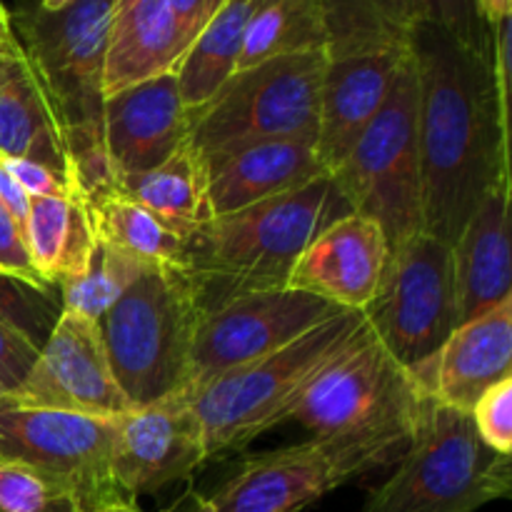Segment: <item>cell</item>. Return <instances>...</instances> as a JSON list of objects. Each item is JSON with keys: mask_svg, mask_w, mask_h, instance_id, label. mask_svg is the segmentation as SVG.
I'll list each match as a JSON object with an SVG mask.
<instances>
[{"mask_svg": "<svg viewBox=\"0 0 512 512\" xmlns=\"http://www.w3.org/2000/svg\"><path fill=\"white\" fill-rule=\"evenodd\" d=\"M418 80L423 230L453 245L495 185L510 180V113L495 88L493 55L430 23L408 40Z\"/></svg>", "mask_w": 512, "mask_h": 512, "instance_id": "6da1fadb", "label": "cell"}, {"mask_svg": "<svg viewBox=\"0 0 512 512\" xmlns=\"http://www.w3.org/2000/svg\"><path fill=\"white\" fill-rule=\"evenodd\" d=\"M353 213L333 173L278 198L195 225L180 268L193 280L200 315L238 295L288 288L290 273L330 223Z\"/></svg>", "mask_w": 512, "mask_h": 512, "instance_id": "7a4b0ae2", "label": "cell"}, {"mask_svg": "<svg viewBox=\"0 0 512 512\" xmlns=\"http://www.w3.org/2000/svg\"><path fill=\"white\" fill-rule=\"evenodd\" d=\"M115 0H73L45 10L40 0H18L13 33L48 90L68 140L73 175L88 198L113 190L103 145V65Z\"/></svg>", "mask_w": 512, "mask_h": 512, "instance_id": "3957f363", "label": "cell"}, {"mask_svg": "<svg viewBox=\"0 0 512 512\" xmlns=\"http://www.w3.org/2000/svg\"><path fill=\"white\" fill-rule=\"evenodd\" d=\"M365 325L363 310H340L273 353L210 380L193 400L208 460L253 443L265 430L290 420L305 385Z\"/></svg>", "mask_w": 512, "mask_h": 512, "instance_id": "277c9868", "label": "cell"}, {"mask_svg": "<svg viewBox=\"0 0 512 512\" xmlns=\"http://www.w3.org/2000/svg\"><path fill=\"white\" fill-rule=\"evenodd\" d=\"M200 320L193 280L180 265L148 263L98 320L110 368L133 408L185 388Z\"/></svg>", "mask_w": 512, "mask_h": 512, "instance_id": "5b68a950", "label": "cell"}, {"mask_svg": "<svg viewBox=\"0 0 512 512\" xmlns=\"http://www.w3.org/2000/svg\"><path fill=\"white\" fill-rule=\"evenodd\" d=\"M510 458L480 440L470 413L423 393L398 468L363 512H475L510 495Z\"/></svg>", "mask_w": 512, "mask_h": 512, "instance_id": "8992f818", "label": "cell"}, {"mask_svg": "<svg viewBox=\"0 0 512 512\" xmlns=\"http://www.w3.org/2000/svg\"><path fill=\"white\" fill-rule=\"evenodd\" d=\"M325 50L278 55L233 78L188 113V140L200 155L265 140H313L318 135Z\"/></svg>", "mask_w": 512, "mask_h": 512, "instance_id": "52a82bcc", "label": "cell"}, {"mask_svg": "<svg viewBox=\"0 0 512 512\" xmlns=\"http://www.w3.org/2000/svg\"><path fill=\"white\" fill-rule=\"evenodd\" d=\"M353 213L383 228L390 250L423 233V180L418 148V80L413 55L388 100L333 173Z\"/></svg>", "mask_w": 512, "mask_h": 512, "instance_id": "ba28073f", "label": "cell"}, {"mask_svg": "<svg viewBox=\"0 0 512 512\" xmlns=\"http://www.w3.org/2000/svg\"><path fill=\"white\" fill-rule=\"evenodd\" d=\"M413 433H348L253 455L210 500L213 512H300L400 458Z\"/></svg>", "mask_w": 512, "mask_h": 512, "instance_id": "9c48e42d", "label": "cell"}, {"mask_svg": "<svg viewBox=\"0 0 512 512\" xmlns=\"http://www.w3.org/2000/svg\"><path fill=\"white\" fill-rule=\"evenodd\" d=\"M423 390L383 343L368 320L353 340L313 375L290 420L315 438L348 433H413Z\"/></svg>", "mask_w": 512, "mask_h": 512, "instance_id": "30bf717a", "label": "cell"}, {"mask_svg": "<svg viewBox=\"0 0 512 512\" xmlns=\"http://www.w3.org/2000/svg\"><path fill=\"white\" fill-rule=\"evenodd\" d=\"M363 315L405 370L428 363L458 328L453 245L423 230L390 250L383 283Z\"/></svg>", "mask_w": 512, "mask_h": 512, "instance_id": "8fae6325", "label": "cell"}, {"mask_svg": "<svg viewBox=\"0 0 512 512\" xmlns=\"http://www.w3.org/2000/svg\"><path fill=\"white\" fill-rule=\"evenodd\" d=\"M115 428L118 415L98 418L0 398V455L63 480L85 512L133 500L120 493L110 473Z\"/></svg>", "mask_w": 512, "mask_h": 512, "instance_id": "7c38bea8", "label": "cell"}, {"mask_svg": "<svg viewBox=\"0 0 512 512\" xmlns=\"http://www.w3.org/2000/svg\"><path fill=\"white\" fill-rule=\"evenodd\" d=\"M340 310L295 288L258 290L205 310L195 328L183 390L195 393L218 375L283 348Z\"/></svg>", "mask_w": 512, "mask_h": 512, "instance_id": "4fadbf2b", "label": "cell"}, {"mask_svg": "<svg viewBox=\"0 0 512 512\" xmlns=\"http://www.w3.org/2000/svg\"><path fill=\"white\" fill-rule=\"evenodd\" d=\"M10 398L98 418H115L133 410L110 368L98 323L73 310L60 313L38 360Z\"/></svg>", "mask_w": 512, "mask_h": 512, "instance_id": "5bb4252c", "label": "cell"}, {"mask_svg": "<svg viewBox=\"0 0 512 512\" xmlns=\"http://www.w3.org/2000/svg\"><path fill=\"white\" fill-rule=\"evenodd\" d=\"M205 460L203 428L185 390L118 415L110 473L128 498L190 478Z\"/></svg>", "mask_w": 512, "mask_h": 512, "instance_id": "9a60e30c", "label": "cell"}, {"mask_svg": "<svg viewBox=\"0 0 512 512\" xmlns=\"http://www.w3.org/2000/svg\"><path fill=\"white\" fill-rule=\"evenodd\" d=\"M188 140V110L175 73L130 85L105 98L103 145L113 188L153 170Z\"/></svg>", "mask_w": 512, "mask_h": 512, "instance_id": "2e32d148", "label": "cell"}, {"mask_svg": "<svg viewBox=\"0 0 512 512\" xmlns=\"http://www.w3.org/2000/svg\"><path fill=\"white\" fill-rule=\"evenodd\" d=\"M408 55V45H400L328 58L315 135V153L328 173L343 165L360 135L380 113Z\"/></svg>", "mask_w": 512, "mask_h": 512, "instance_id": "e0dca14e", "label": "cell"}, {"mask_svg": "<svg viewBox=\"0 0 512 512\" xmlns=\"http://www.w3.org/2000/svg\"><path fill=\"white\" fill-rule=\"evenodd\" d=\"M390 245L373 218L348 213L303 250L288 288L318 295L335 308L365 310L383 283Z\"/></svg>", "mask_w": 512, "mask_h": 512, "instance_id": "ac0fdd59", "label": "cell"}, {"mask_svg": "<svg viewBox=\"0 0 512 512\" xmlns=\"http://www.w3.org/2000/svg\"><path fill=\"white\" fill-rule=\"evenodd\" d=\"M410 375L435 403L470 413L480 395L512 378V298L458 325Z\"/></svg>", "mask_w": 512, "mask_h": 512, "instance_id": "d6986e66", "label": "cell"}, {"mask_svg": "<svg viewBox=\"0 0 512 512\" xmlns=\"http://www.w3.org/2000/svg\"><path fill=\"white\" fill-rule=\"evenodd\" d=\"M208 215L238 213L263 200L298 190L328 170L313 140H265L203 155Z\"/></svg>", "mask_w": 512, "mask_h": 512, "instance_id": "ffe728a7", "label": "cell"}, {"mask_svg": "<svg viewBox=\"0 0 512 512\" xmlns=\"http://www.w3.org/2000/svg\"><path fill=\"white\" fill-rule=\"evenodd\" d=\"M510 180L495 185L453 243L455 323L463 325L512 298Z\"/></svg>", "mask_w": 512, "mask_h": 512, "instance_id": "44dd1931", "label": "cell"}, {"mask_svg": "<svg viewBox=\"0 0 512 512\" xmlns=\"http://www.w3.org/2000/svg\"><path fill=\"white\" fill-rule=\"evenodd\" d=\"M0 158L35 160L60 175L73 173L60 115L23 48L0 55Z\"/></svg>", "mask_w": 512, "mask_h": 512, "instance_id": "7402d4cb", "label": "cell"}, {"mask_svg": "<svg viewBox=\"0 0 512 512\" xmlns=\"http://www.w3.org/2000/svg\"><path fill=\"white\" fill-rule=\"evenodd\" d=\"M190 43L165 0H115L103 65V95L175 73Z\"/></svg>", "mask_w": 512, "mask_h": 512, "instance_id": "603a6c76", "label": "cell"}, {"mask_svg": "<svg viewBox=\"0 0 512 512\" xmlns=\"http://www.w3.org/2000/svg\"><path fill=\"white\" fill-rule=\"evenodd\" d=\"M25 240L33 265L53 288L83 273L98 243V230L88 193L75 175H70L63 193L30 198Z\"/></svg>", "mask_w": 512, "mask_h": 512, "instance_id": "cb8c5ba5", "label": "cell"}, {"mask_svg": "<svg viewBox=\"0 0 512 512\" xmlns=\"http://www.w3.org/2000/svg\"><path fill=\"white\" fill-rule=\"evenodd\" d=\"M253 3L255 0H228L185 50L175 78L188 113L203 108L238 70L245 25Z\"/></svg>", "mask_w": 512, "mask_h": 512, "instance_id": "d4e9b609", "label": "cell"}, {"mask_svg": "<svg viewBox=\"0 0 512 512\" xmlns=\"http://www.w3.org/2000/svg\"><path fill=\"white\" fill-rule=\"evenodd\" d=\"M115 193L145 205L185 230L210 220L208 195H205L203 155L185 140L168 160L140 175L115 183Z\"/></svg>", "mask_w": 512, "mask_h": 512, "instance_id": "484cf974", "label": "cell"}, {"mask_svg": "<svg viewBox=\"0 0 512 512\" xmlns=\"http://www.w3.org/2000/svg\"><path fill=\"white\" fill-rule=\"evenodd\" d=\"M90 205H93L95 230L103 243L123 250L125 255L143 265H180L190 230L170 223L163 215L153 213L115 190L95 195L90 198Z\"/></svg>", "mask_w": 512, "mask_h": 512, "instance_id": "4316f807", "label": "cell"}, {"mask_svg": "<svg viewBox=\"0 0 512 512\" xmlns=\"http://www.w3.org/2000/svg\"><path fill=\"white\" fill-rule=\"evenodd\" d=\"M323 3L320 0H255L243 35L238 70L278 55L325 50Z\"/></svg>", "mask_w": 512, "mask_h": 512, "instance_id": "83f0119b", "label": "cell"}, {"mask_svg": "<svg viewBox=\"0 0 512 512\" xmlns=\"http://www.w3.org/2000/svg\"><path fill=\"white\" fill-rule=\"evenodd\" d=\"M328 30V58L408 45L410 0H320Z\"/></svg>", "mask_w": 512, "mask_h": 512, "instance_id": "f1b7e54d", "label": "cell"}, {"mask_svg": "<svg viewBox=\"0 0 512 512\" xmlns=\"http://www.w3.org/2000/svg\"><path fill=\"white\" fill-rule=\"evenodd\" d=\"M140 270L143 263L98 238L83 273L58 285L60 305L98 323L105 310L138 278Z\"/></svg>", "mask_w": 512, "mask_h": 512, "instance_id": "f546056e", "label": "cell"}, {"mask_svg": "<svg viewBox=\"0 0 512 512\" xmlns=\"http://www.w3.org/2000/svg\"><path fill=\"white\" fill-rule=\"evenodd\" d=\"M0 512H85L70 485L0 455Z\"/></svg>", "mask_w": 512, "mask_h": 512, "instance_id": "4dcf8cb0", "label": "cell"}, {"mask_svg": "<svg viewBox=\"0 0 512 512\" xmlns=\"http://www.w3.org/2000/svg\"><path fill=\"white\" fill-rule=\"evenodd\" d=\"M63 313L55 290L35 288L0 273V318L25 335L35 348H43L55 320Z\"/></svg>", "mask_w": 512, "mask_h": 512, "instance_id": "1f68e13d", "label": "cell"}, {"mask_svg": "<svg viewBox=\"0 0 512 512\" xmlns=\"http://www.w3.org/2000/svg\"><path fill=\"white\" fill-rule=\"evenodd\" d=\"M413 23H430L453 33L460 43L493 55V25L483 18L478 0H410Z\"/></svg>", "mask_w": 512, "mask_h": 512, "instance_id": "d6a6232c", "label": "cell"}, {"mask_svg": "<svg viewBox=\"0 0 512 512\" xmlns=\"http://www.w3.org/2000/svg\"><path fill=\"white\" fill-rule=\"evenodd\" d=\"M470 418L488 448L500 455H512V378L480 395Z\"/></svg>", "mask_w": 512, "mask_h": 512, "instance_id": "836d02e7", "label": "cell"}, {"mask_svg": "<svg viewBox=\"0 0 512 512\" xmlns=\"http://www.w3.org/2000/svg\"><path fill=\"white\" fill-rule=\"evenodd\" d=\"M0 273L35 285V288L55 290L53 285L45 283V278L33 265L23 223L3 203H0Z\"/></svg>", "mask_w": 512, "mask_h": 512, "instance_id": "e575fe53", "label": "cell"}, {"mask_svg": "<svg viewBox=\"0 0 512 512\" xmlns=\"http://www.w3.org/2000/svg\"><path fill=\"white\" fill-rule=\"evenodd\" d=\"M38 353L40 350L20 330L0 318V385L5 393L10 395L20 388L25 375L38 360Z\"/></svg>", "mask_w": 512, "mask_h": 512, "instance_id": "d590c367", "label": "cell"}, {"mask_svg": "<svg viewBox=\"0 0 512 512\" xmlns=\"http://www.w3.org/2000/svg\"><path fill=\"white\" fill-rule=\"evenodd\" d=\"M3 163L28 198H48V195L63 193L70 175H73H60L45 165L35 163V160L25 158H3Z\"/></svg>", "mask_w": 512, "mask_h": 512, "instance_id": "8d00e7d4", "label": "cell"}, {"mask_svg": "<svg viewBox=\"0 0 512 512\" xmlns=\"http://www.w3.org/2000/svg\"><path fill=\"white\" fill-rule=\"evenodd\" d=\"M165 3H168L180 33L185 35L188 43H193L228 0H165Z\"/></svg>", "mask_w": 512, "mask_h": 512, "instance_id": "74e56055", "label": "cell"}, {"mask_svg": "<svg viewBox=\"0 0 512 512\" xmlns=\"http://www.w3.org/2000/svg\"><path fill=\"white\" fill-rule=\"evenodd\" d=\"M0 203H3L5 208H8L10 213L20 220V223H23V228H25V215H28L30 198L23 193V188L15 183L13 175L8 173L3 158H0Z\"/></svg>", "mask_w": 512, "mask_h": 512, "instance_id": "f35d334b", "label": "cell"}, {"mask_svg": "<svg viewBox=\"0 0 512 512\" xmlns=\"http://www.w3.org/2000/svg\"><path fill=\"white\" fill-rule=\"evenodd\" d=\"M478 8L490 25L498 23L505 15H512V0H478Z\"/></svg>", "mask_w": 512, "mask_h": 512, "instance_id": "ab89813d", "label": "cell"}, {"mask_svg": "<svg viewBox=\"0 0 512 512\" xmlns=\"http://www.w3.org/2000/svg\"><path fill=\"white\" fill-rule=\"evenodd\" d=\"M20 48L18 38L13 33V23H10V10L0 5V55L10 53V50Z\"/></svg>", "mask_w": 512, "mask_h": 512, "instance_id": "60d3db41", "label": "cell"}, {"mask_svg": "<svg viewBox=\"0 0 512 512\" xmlns=\"http://www.w3.org/2000/svg\"><path fill=\"white\" fill-rule=\"evenodd\" d=\"M185 498H188V500H185L183 510H180V512H213V508H210V500L203 498V495L188 493Z\"/></svg>", "mask_w": 512, "mask_h": 512, "instance_id": "b9f144b4", "label": "cell"}, {"mask_svg": "<svg viewBox=\"0 0 512 512\" xmlns=\"http://www.w3.org/2000/svg\"><path fill=\"white\" fill-rule=\"evenodd\" d=\"M88 512H143L135 505V500H115V503H105L100 508H93Z\"/></svg>", "mask_w": 512, "mask_h": 512, "instance_id": "7bdbcfd3", "label": "cell"}, {"mask_svg": "<svg viewBox=\"0 0 512 512\" xmlns=\"http://www.w3.org/2000/svg\"><path fill=\"white\" fill-rule=\"evenodd\" d=\"M68 3H73V0H40V5H43L45 10H60Z\"/></svg>", "mask_w": 512, "mask_h": 512, "instance_id": "ee69618b", "label": "cell"}, {"mask_svg": "<svg viewBox=\"0 0 512 512\" xmlns=\"http://www.w3.org/2000/svg\"><path fill=\"white\" fill-rule=\"evenodd\" d=\"M5 395H8V393H5V390H3V385H0V398H5Z\"/></svg>", "mask_w": 512, "mask_h": 512, "instance_id": "f6af8a7d", "label": "cell"}]
</instances>
